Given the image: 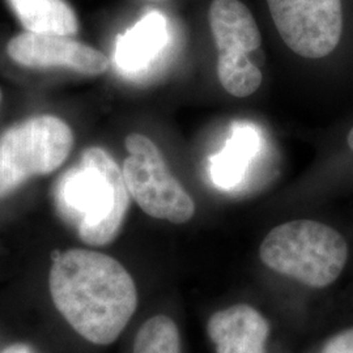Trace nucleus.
Wrapping results in <instances>:
<instances>
[{
  "label": "nucleus",
  "instance_id": "12",
  "mask_svg": "<svg viewBox=\"0 0 353 353\" xmlns=\"http://www.w3.org/2000/svg\"><path fill=\"white\" fill-rule=\"evenodd\" d=\"M258 145V135L252 126L240 125L234 128L225 150L212 160L211 173L214 183L224 189L237 185Z\"/></svg>",
  "mask_w": 353,
  "mask_h": 353
},
{
  "label": "nucleus",
  "instance_id": "13",
  "mask_svg": "<svg viewBox=\"0 0 353 353\" xmlns=\"http://www.w3.org/2000/svg\"><path fill=\"white\" fill-rule=\"evenodd\" d=\"M217 76L229 94L243 99L261 87L263 75L252 63L249 55L220 54L217 59Z\"/></svg>",
  "mask_w": 353,
  "mask_h": 353
},
{
  "label": "nucleus",
  "instance_id": "5",
  "mask_svg": "<svg viewBox=\"0 0 353 353\" xmlns=\"http://www.w3.org/2000/svg\"><path fill=\"white\" fill-rule=\"evenodd\" d=\"M128 156L123 176L130 196L153 219L185 224L195 214V203L169 170L163 153L150 138L132 132L125 141Z\"/></svg>",
  "mask_w": 353,
  "mask_h": 353
},
{
  "label": "nucleus",
  "instance_id": "16",
  "mask_svg": "<svg viewBox=\"0 0 353 353\" xmlns=\"http://www.w3.org/2000/svg\"><path fill=\"white\" fill-rule=\"evenodd\" d=\"M1 353H36L34 350L28 345V344H23V343H16L10 347H7Z\"/></svg>",
  "mask_w": 353,
  "mask_h": 353
},
{
  "label": "nucleus",
  "instance_id": "1",
  "mask_svg": "<svg viewBox=\"0 0 353 353\" xmlns=\"http://www.w3.org/2000/svg\"><path fill=\"white\" fill-rule=\"evenodd\" d=\"M55 307L84 339L109 345L119 338L138 307L132 276L115 258L71 249L54 259L49 276Z\"/></svg>",
  "mask_w": 353,
  "mask_h": 353
},
{
  "label": "nucleus",
  "instance_id": "18",
  "mask_svg": "<svg viewBox=\"0 0 353 353\" xmlns=\"http://www.w3.org/2000/svg\"><path fill=\"white\" fill-rule=\"evenodd\" d=\"M1 100H3V93H1V89H0V105H1Z\"/></svg>",
  "mask_w": 353,
  "mask_h": 353
},
{
  "label": "nucleus",
  "instance_id": "3",
  "mask_svg": "<svg viewBox=\"0 0 353 353\" xmlns=\"http://www.w3.org/2000/svg\"><path fill=\"white\" fill-rule=\"evenodd\" d=\"M350 242L330 224L294 220L274 228L261 243V261L270 270L313 290H326L350 262Z\"/></svg>",
  "mask_w": 353,
  "mask_h": 353
},
{
  "label": "nucleus",
  "instance_id": "10",
  "mask_svg": "<svg viewBox=\"0 0 353 353\" xmlns=\"http://www.w3.org/2000/svg\"><path fill=\"white\" fill-rule=\"evenodd\" d=\"M210 26L220 54L249 55L262 45V34L250 10L240 0H214Z\"/></svg>",
  "mask_w": 353,
  "mask_h": 353
},
{
  "label": "nucleus",
  "instance_id": "6",
  "mask_svg": "<svg viewBox=\"0 0 353 353\" xmlns=\"http://www.w3.org/2000/svg\"><path fill=\"white\" fill-rule=\"evenodd\" d=\"M267 4L280 37L297 55L323 61L341 49L343 0H267Z\"/></svg>",
  "mask_w": 353,
  "mask_h": 353
},
{
  "label": "nucleus",
  "instance_id": "4",
  "mask_svg": "<svg viewBox=\"0 0 353 353\" xmlns=\"http://www.w3.org/2000/svg\"><path fill=\"white\" fill-rule=\"evenodd\" d=\"M74 132L63 119L37 115L0 137V199L29 179L59 169L74 147Z\"/></svg>",
  "mask_w": 353,
  "mask_h": 353
},
{
  "label": "nucleus",
  "instance_id": "17",
  "mask_svg": "<svg viewBox=\"0 0 353 353\" xmlns=\"http://www.w3.org/2000/svg\"><path fill=\"white\" fill-rule=\"evenodd\" d=\"M144 1H152V3H160V1H166V0H144Z\"/></svg>",
  "mask_w": 353,
  "mask_h": 353
},
{
  "label": "nucleus",
  "instance_id": "9",
  "mask_svg": "<svg viewBox=\"0 0 353 353\" xmlns=\"http://www.w3.org/2000/svg\"><path fill=\"white\" fill-rule=\"evenodd\" d=\"M168 42L169 29L164 14L159 11L145 13L117 39L115 65L123 75L144 74L159 59Z\"/></svg>",
  "mask_w": 353,
  "mask_h": 353
},
{
  "label": "nucleus",
  "instance_id": "14",
  "mask_svg": "<svg viewBox=\"0 0 353 353\" xmlns=\"http://www.w3.org/2000/svg\"><path fill=\"white\" fill-rule=\"evenodd\" d=\"M134 353H182L176 322L164 314L147 319L135 336Z\"/></svg>",
  "mask_w": 353,
  "mask_h": 353
},
{
  "label": "nucleus",
  "instance_id": "2",
  "mask_svg": "<svg viewBox=\"0 0 353 353\" xmlns=\"http://www.w3.org/2000/svg\"><path fill=\"white\" fill-rule=\"evenodd\" d=\"M58 214L89 246L112 243L125 224L130 192L123 172L100 147L81 153L54 186Z\"/></svg>",
  "mask_w": 353,
  "mask_h": 353
},
{
  "label": "nucleus",
  "instance_id": "15",
  "mask_svg": "<svg viewBox=\"0 0 353 353\" xmlns=\"http://www.w3.org/2000/svg\"><path fill=\"white\" fill-rule=\"evenodd\" d=\"M319 353H353V326L341 328L330 335Z\"/></svg>",
  "mask_w": 353,
  "mask_h": 353
},
{
  "label": "nucleus",
  "instance_id": "8",
  "mask_svg": "<svg viewBox=\"0 0 353 353\" xmlns=\"http://www.w3.org/2000/svg\"><path fill=\"white\" fill-rule=\"evenodd\" d=\"M207 334L216 353H265L270 323L248 303H236L214 313Z\"/></svg>",
  "mask_w": 353,
  "mask_h": 353
},
{
  "label": "nucleus",
  "instance_id": "7",
  "mask_svg": "<svg viewBox=\"0 0 353 353\" xmlns=\"http://www.w3.org/2000/svg\"><path fill=\"white\" fill-rule=\"evenodd\" d=\"M13 62L29 68H64L87 76L102 75L110 67L101 51L74 38L24 32L8 42Z\"/></svg>",
  "mask_w": 353,
  "mask_h": 353
},
{
  "label": "nucleus",
  "instance_id": "11",
  "mask_svg": "<svg viewBox=\"0 0 353 353\" xmlns=\"http://www.w3.org/2000/svg\"><path fill=\"white\" fill-rule=\"evenodd\" d=\"M26 32L72 37L79 30L74 10L63 0H8Z\"/></svg>",
  "mask_w": 353,
  "mask_h": 353
}]
</instances>
